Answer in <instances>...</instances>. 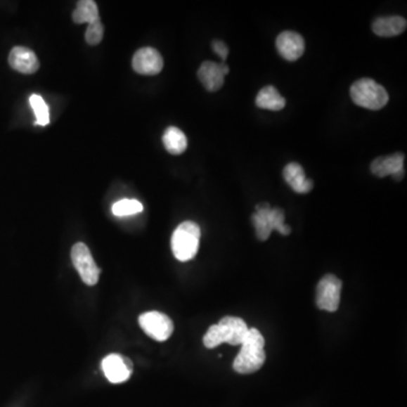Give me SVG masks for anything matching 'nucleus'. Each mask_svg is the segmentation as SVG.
<instances>
[{
    "label": "nucleus",
    "mask_w": 407,
    "mask_h": 407,
    "mask_svg": "<svg viewBox=\"0 0 407 407\" xmlns=\"http://www.w3.org/2000/svg\"><path fill=\"white\" fill-rule=\"evenodd\" d=\"M241 349L234 358L233 369L241 375L254 373L261 369L266 361L265 338L256 328H249L241 343Z\"/></svg>",
    "instance_id": "nucleus-1"
},
{
    "label": "nucleus",
    "mask_w": 407,
    "mask_h": 407,
    "mask_svg": "<svg viewBox=\"0 0 407 407\" xmlns=\"http://www.w3.org/2000/svg\"><path fill=\"white\" fill-rule=\"evenodd\" d=\"M200 228L191 221L182 222L174 230L171 239V248L179 261H189L196 256L200 248Z\"/></svg>",
    "instance_id": "nucleus-2"
},
{
    "label": "nucleus",
    "mask_w": 407,
    "mask_h": 407,
    "mask_svg": "<svg viewBox=\"0 0 407 407\" xmlns=\"http://www.w3.org/2000/svg\"><path fill=\"white\" fill-rule=\"evenodd\" d=\"M351 98L358 107L380 110L388 103L389 96L385 87L371 78H361L351 86Z\"/></svg>",
    "instance_id": "nucleus-3"
},
{
    "label": "nucleus",
    "mask_w": 407,
    "mask_h": 407,
    "mask_svg": "<svg viewBox=\"0 0 407 407\" xmlns=\"http://www.w3.org/2000/svg\"><path fill=\"white\" fill-rule=\"evenodd\" d=\"M72 261L82 280L86 285H96L100 278L101 269H98L96 261L93 259L89 247L83 243H77L72 248Z\"/></svg>",
    "instance_id": "nucleus-4"
},
{
    "label": "nucleus",
    "mask_w": 407,
    "mask_h": 407,
    "mask_svg": "<svg viewBox=\"0 0 407 407\" xmlns=\"http://www.w3.org/2000/svg\"><path fill=\"white\" fill-rule=\"evenodd\" d=\"M342 280L335 275L327 274L319 280L316 292V304L325 311L335 312L341 302Z\"/></svg>",
    "instance_id": "nucleus-5"
},
{
    "label": "nucleus",
    "mask_w": 407,
    "mask_h": 407,
    "mask_svg": "<svg viewBox=\"0 0 407 407\" xmlns=\"http://www.w3.org/2000/svg\"><path fill=\"white\" fill-rule=\"evenodd\" d=\"M139 326L154 341L164 342L174 332V323L165 314L159 311L144 312L138 318Z\"/></svg>",
    "instance_id": "nucleus-6"
},
{
    "label": "nucleus",
    "mask_w": 407,
    "mask_h": 407,
    "mask_svg": "<svg viewBox=\"0 0 407 407\" xmlns=\"http://www.w3.org/2000/svg\"><path fill=\"white\" fill-rule=\"evenodd\" d=\"M102 370L109 382L122 384L127 382L133 373V363L120 354H110L102 360Z\"/></svg>",
    "instance_id": "nucleus-7"
},
{
    "label": "nucleus",
    "mask_w": 407,
    "mask_h": 407,
    "mask_svg": "<svg viewBox=\"0 0 407 407\" xmlns=\"http://www.w3.org/2000/svg\"><path fill=\"white\" fill-rule=\"evenodd\" d=\"M163 65L162 56L153 48H142L134 55V70L141 75H157L163 70Z\"/></svg>",
    "instance_id": "nucleus-8"
},
{
    "label": "nucleus",
    "mask_w": 407,
    "mask_h": 407,
    "mask_svg": "<svg viewBox=\"0 0 407 407\" xmlns=\"http://www.w3.org/2000/svg\"><path fill=\"white\" fill-rule=\"evenodd\" d=\"M371 172L378 178L392 176L395 180L404 178V154L395 153L373 160Z\"/></svg>",
    "instance_id": "nucleus-9"
},
{
    "label": "nucleus",
    "mask_w": 407,
    "mask_h": 407,
    "mask_svg": "<svg viewBox=\"0 0 407 407\" xmlns=\"http://www.w3.org/2000/svg\"><path fill=\"white\" fill-rule=\"evenodd\" d=\"M228 72L230 70L228 65L204 61L198 70V78L206 90L217 92L224 84V77L228 75Z\"/></svg>",
    "instance_id": "nucleus-10"
},
{
    "label": "nucleus",
    "mask_w": 407,
    "mask_h": 407,
    "mask_svg": "<svg viewBox=\"0 0 407 407\" xmlns=\"http://www.w3.org/2000/svg\"><path fill=\"white\" fill-rule=\"evenodd\" d=\"M304 40L299 33L285 31L276 39V49L285 60L295 61L304 53Z\"/></svg>",
    "instance_id": "nucleus-11"
},
{
    "label": "nucleus",
    "mask_w": 407,
    "mask_h": 407,
    "mask_svg": "<svg viewBox=\"0 0 407 407\" xmlns=\"http://www.w3.org/2000/svg\"><path fill=\"white\" fill-rule=\"evenodd\" d=\"M8 63L13 70L22 74H34L38 72L40 63L32 50L25 46H15L9 53Z\"/></svg>",
    "instance_id": "nucleus-12"
},
{
    "label": "nucleus",
    "mask_w": 407,
    "mask_h": 407,
    "mask_svg": "<svg viewBox=\"0 0 407 407\" xmlns=\"http://www.w3.org/2000/svg\"><path fill=\"white\" fill-rule=\"evenodd\" d=\"M257 212L252 215V220L256 230V235L260 241H266L274 231V211L269 204L256 206Z\"/></svg>",
    "instance_id": "nucleus-13"
},
{
    "label": "nucleus",
    "mask_w": 407,
    "mask_h": 407,
    "mask_svg": "<svg viewBox=\"0 0 407 407\" xmlns=\"http://www.w3.org/2000/svg\"><path fill=\"white\" fill-rule=\"evenodd\" d=\"M283 176L290 187L297 194H308L314 188V182L306 179L304 168L295 162L286 165L284 168Z\"/></svg>",
    "instance_id": "nucleus-14"
},
{
    "label": "nucleus",
    "mask_w": 407,
    "mask_h": 407,
    "mask_svg": "<svg viewBox=\"0 0 407 407\" xmlns=\"http://www.w3.org/2000/svg\"><path fill=\"white\" fill-rule=\"evenodd\" d=\"M219 323L226 330V343L230 345H241L248 334L249 328L246 321L241 318L226 316Z\"/></svg>",
    "instance_id": "nucleus-15"
},
{
    "label": "nucleus",
    "mask_w": 407,
    "mask_h": 407,
    "mask_svg": "<svg viewBox=\"0 0 407 407\" xmlns=\"http://www.w3.org/2000/svg\"><path fill=\"white\" fill-rule=\"evenodd\" d=\"M406 20L401 16H390V18H380L373 22V30L375 34L389 38L401 34L406 30Z\"/></svg>",
    "instance_id": "nucleus-16"
},
{
    "label": "nucleus",
    "mask_w": 407,
    "mask_h": 407,
    "mask_svg": "<svg viewBox=\"0 0 407 407\" xmlns=\"http://www.w3.org/2000/svg\"><path fill=\"white\" fill-rule=\"evenodd\" d=\"M285 98L271 85L261 89L256 98V105L265 110L280 111L285 107Z\"/></svg>",
    "instance_id": "nucleus-17"
},
{
    "label": "nucleus",
    "mask_w": 407,
    "mask_h": 407,
    "mask_svg": "<svg viewBox=\"0 0 407 407\" xmlns=\"http://www.w3.org/2000/svg\"><path fill=\"white\" fill-rule=\"evenodd\" d=\"M163 144L169 153L180 155L187 150V137L179 128L169 127L163 135Z\"/></svg>",
    "instance_id": "nucleus-18"
},
{
    "label": "nucleus",
    "mask_w": 407,
    "mask_h": 407,
    "mask_svg": "<svg viewBox=\"0 0 407 407\" xmlns=\"http://www.w3.org/2000/svg\"><path fill=\"white\" fill-rule=\"evenodd\" d=\"M72 20L77 24H90L94 20H100L96 1H93V0L78 1L77 7L72 13Z\"/></svg>",
    "instance_id": "nucleus-19"
},
{
    "label": "nucleus",
    "mask_w": 407,
    "mask_h": 407,
    "mask_svg": "<svg viewBox=\"0 0 407 407\" xmlns=\"http://www.w3.org/2000/svg\"><path fill=\"white\" fill-rule=\"evenodd\" d=\"M30 104H31V107L34 111L35 117H37V122L35 124H40V126L49 124V107L44 102V98H41L38 94H32V96H30Z\"/></svg>",
    "instance_id": "nucleus-20"
},
{
    "label": "nucleus",
    "mask_w": 407,
    "mask_h": 407,
    "mask_svg": "<svg viewBox=\"0 0 407 407\" xmlns=\"http://www.w3.org/2000/svg\"><path fill=\"white\" fill-rule=\"evenodd\" d=\"M143 211L142 202L136 200H122L115 202L112 213L116 217H129Z\"/></svg>",
    "instance_id": "nucleus-21"
},
{
    "label": "nucleus",
    "mask_w": 407,
    "mask_h": 407,
    "mask_svg": "<svg viewBox=\"0 0 407 407\" xmlns=\"http://www.w3.org/2000/svg\"><path fill=\"white\" fill-rule=\"evenodd\" d=\"M202 342L207 349H214L221 344L226 343V330L221 326L220 323L213 325L208 328L207 332L202 338Z\"/></svg>",
    "instance_id": "nucleus-22"
},
{
    "label": "nucleus",
    "mask_w": 407,
    "mask_h": 407,
    "mask_svg": "<svg viewBox=\"0 0 407 407\" xmlns=\"http://www.w3.org/2000/svg\"><path fill=\"white\" fill-rule=\"evenodd\" d=\"M104 27L101 20H96L89 24L85 33V40L90 46H96L103 39Z\"/></svg>",
    "instance_id": "nucleus-23"
},
{
    "label": "nucleus",
    "mask_w": 407,
    "mask_h": 407,
    "mask_svg": "<svg viewBox=\"0 0 407 407\" xmlns=\"http://www.w3.org/2000/svg\"><path fill=\"white\" fill-rule=\"evenodd\" d=\"M212 48H213L214 52H215L223 61L226 60L228 55V49L223 41L214 40L213 42H212Z\"/></svg>",
    "instance_id": "nucleus-24"
}]
</instances>
